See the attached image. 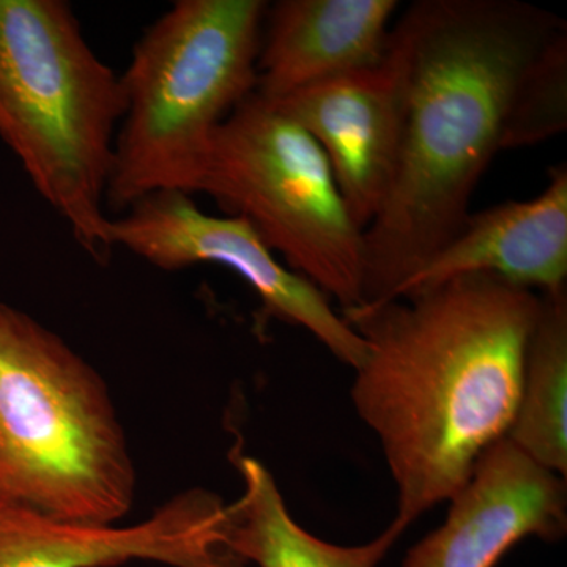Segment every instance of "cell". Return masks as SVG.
Segmentation results:
<instances>
[{
	"instance_id": "cell-1",
	"label": "cell",
	"mask_w": 567,
	"mask_h": 567,
	"mask_svg": "<svg viewBox=\"0 0 567 567\" xmlns=\"http://www.w3.org/2000/svg\"><path fill=\"white\" fill-rule=\"evenodd\" d=\"M537 308L533 290L468 275L341 312L365 346L354 410L379 439L405 524L450 502L506 439Z\"/></svg>"
},
{
	"instance_id": "cell-2",
	"label": "cell",
	"mask_w": 567,
	"mask_h": 567,
	"mask_svg": "<svg viewBox=\"0 0 567 567\" xmlns=\"http://www.w3.org/2000/svg\"><path fill=\"white\" fill-rule=\"evenodd\" d=\"M566 21L517 0H417L391 29L402 84L393 181L364 230V303L394 293L461 230L529 62Z\"/></svg>"
},
{
	"instance_id": "cell-3",
	"label": "cell",
	"mask_w": 567,
	"mask_h": 567,
	"mask_svg": "<svg viewBox=\"0 0 567 567\" xmlns=\"http://www.w3.org/2000/svg\"><path fill=\"white\" fill-rule=\"evenodd\" d=\"M125 112L121 74L65 0H0V137L76 244L106 262V208Z\"/></svg>"
},
{
	"instance_id": "cell-4",
	"label": "cell",
	"mask_w": 567,
	"mask_h": 567,
	"mask_svg": "<svg viewBox=\"0 0 567 567\" xmlns=\"http://www.w3.org/2000/svg\"><path fill=\"white\" fill-rule=\"evenodd\" d=\"M136 472L104 380L50 328L0 301V502L117 524Z\"/></svg>"
},
{
	"instance_id": "cell-5",
	"label": "cell",
	"mask_w": 567,
	"mask_h": 567,
	"mask_svg": "<svg viewBox=\"0 0 567 567\" xmlns=\"http://www.w3.org/2000/svg\"><path fill=\"white\" fill-rule=\"evenodd\" d=\"M264 0H177L134 43L107 210L196 193L219 126L256 93Z\"/></svg>"
},
{
	"instance_id": "cell-6",
	"label": "cell",
	"mask_w": 567,
	"mask_h": 567,
	"mask_svg": "<svg viewBox=\"0 0 567 567\" xmlns=\"http://www.w3.org/2000/svg\"><path fill=\"white\" fill-rule=\"evenodd\" d=\"M244 218L293 274L336 300L364 303V230L353 221L322 148L252 93L213 137L196 193Z\"/></svg>"
},
{
	"instance_id": "cell-7",
	"label": "cell",
	"mask_w": 567,
	"mask_h": 567,
	"mask_svg": "<svg viewBox=\"0 0 567 567\" xmlns=\"http://www.w3.org/2000/svg\"><path fill=\"white\" fill-rule=\"evenodd\" d=\"M111 240L114 248L164 271L203 264L227 268L251 287L271 316L309 331L341 363L354 369L363 360L361 336L316 286L287 268L244 218L205 213L192 194L156 193L111 218Z\"/></svg>"
},
{
	"instance_id": "cell-8",
	"label": "cell",
	"mask_w": 567,
	"mask_h": 567,
	"mask_svg": "<svg viewBox=\"0 0 567 567\" xmlns=\"http://www.w3.org/2000/svg\"><path fill=\"white\" fill-rule=\"evenodd\" d=\"M227 503L205 488L167 499L140 524L58 520L0 502V567H248L227 543Z\"/></svg>"
},
{
	"instance_id": "cell-9",
	"label": "cell",
	"mask_w": 567,
	"mask_h": 567,
	"mask_svg": "<svg viewBox=\"0 0 567 567\" xmlns=\"http://www.w3.org/2000/svg\"><path fill=\"white\" fill-rule=\"evenodd\" d=\"M566 529V477L503 439L477 461L443 524L406 551L401 567H496L522 540L555 543Z\"/></svg>"
},
{
	"instance_id": "cell-10",
	"label": "cell",
	"mask_w": 567,
	"mask_h": 567,
	"mask_svg": "<svg viewBox=\"0 0 567 567\" xmlns=\"http://www.w3.org/2000/svg\"><path fill=\"white\" fill-rule=\"evenodd\" d=\"M270 103L322 148L353 221L368 229L390 189L401 142V71L391 44L374 66Z\"/></svg>"
},
{
	"instance_id": "cell-11",
	"label": "cell",
	"mask_w": 567,
	"mask_h": 567,
	"mask_svg": "<svg viewBox=\"0 0 567 567\" xmlns=\"http://www.w3.org/2000/svg\"><path fill=\"white\" fill-rule=\"evenodd\" d=\"M468 275L496 276L539 293L566 289L565 163L551 167L546 188L532 199L470 213L461 230L399 287L393 300Z\"/></svg>"
},
{
	"instance_id": "cell-12",
	"label": "cell",
	"mask_w": 567,
	"mask_h": 567,
	"mask_svg": "<svg viewBox=\"0 0 567 567\" xmlns=\"http://www.w3.org/2000/svg\"><path fill=\"white\" fill-rule=\"evenodd\" d=\"M399 0H278L265 11L256 93L276 102L385 59Z\"/></svg>"
},
{
	"instance_id": "cell-13",
	"label": "cell",
	"mask_w": 567,
	"mask_h": 567,
	"mask_svg": "<svg viewBox=\"0 0 567 567\" xmlns=\"http://www.w3.org/2000/svg\"><path fill=\"white\" fill-rule=\"evenodd\" d=\"M230 461L241 495L227 505V543L246 565L257 567H377L410 527L401 518L358 546L328 543L301 527L262 462L234 447Z\"/></svg>"
},
{
	"instance_id": "cell-14",
	"label": "cell",
	"mask_w": 567,
	"mask_h": 567,
	"mask_svg": "<svg viewBox=\"0 0 567 567\" xmlns=\"http://www.w3.org/2000/svg\"><path fill=\"white\" fill-rule=\"evenodd\" d=\"M539 295L516 416L506 439L555 475H567V292Z\"/></svg>"
},
{
	"instance_id": "cell-15",
	"label": "cell",
	"mask_w": 567,
	"mask_h": 567,
	"mask_svg": "<svg viewBox=\"0 0 567 567\" xmlns=\"http://www.w3.org/2000/svg\"><path fill=\"white\" fill-rule=\"evenodd\" d=\"M567 128V28L540 48L518 81L507 112L503 151L532 147Z\"/></svg>"
}]
</instances>
